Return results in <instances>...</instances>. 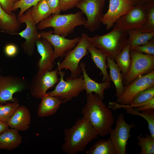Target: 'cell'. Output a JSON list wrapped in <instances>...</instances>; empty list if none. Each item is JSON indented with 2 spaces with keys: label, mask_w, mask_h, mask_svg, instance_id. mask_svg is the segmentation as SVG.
<instances>
[{
  "label": "cell",
  "mask_w": 154,
  "mask_h": 154,
  "mask_svg": "<svg viewBox=\"0 0 154 154\" xmlns=\"http://www.w3.org/2000/svg\"><path fill=\"white\" fill-rule=\"evenodd\" d=\"M4 51L5 54L8 56L13 57L17 54V48L16 45L13 44H8L5 46Z\"/></svg>",
  "instance_id": "obj_39"
},
{
  "label": "cell",
  "mask_w": 154,
  "mask_h": 154,
  "mask_svg": "<svg viewBox=\"0 0 154 154\" xmlns=\"http://www.w3.org/2000/svg\"><path fill=\"white\" fill-rule=\"evenodd\" d=\"M83 14L81 11L74 13L52 14L39 23L37 29L42 30L52 27L54 34L66 37L72 33L76 27L85 25L86 19Z\"/></svg>",
  "instance_id": "obj_3"
},
{
  "label": "cell",
  "mask_w": 154,
  "mask_h": 154,
  "mask_svg": "<svg viewBox=\"0 0 154 154\" xmlns=\"http://www.w3.org/2000/svg\"><path fill=\"white\" fill-rule=\"evenodd\" d=\"M1 67L0 66V73L1 71Z\"/></svg>",
  "instance_id": "obj_44"
},
{
  "label": "cell",
  "mask_w": 154,
  "mask_h": 154,
  "mask_svg": "<svg viewBox=\"0 0 154 154\" xmlns=\"http://www.w3.org/2000/svg\"><path fill=\"white\" fill-rule=\"evenodd\" d=\"M128 35L127 44L133 49L137 46L143 45L153 39L154 32L145 33L142 32L140 29L127 31Z\"/></svg>",
  "instance_id": "obj_26"
},
{
  "label": "cell",
  "mask_w": 154,
  "mask_h": 154,
  "mask_svg": "<svg viewBox=\"0 0 154 154\" xmlns=\"http://www.w3.org/2000/svg\"></svg>",
  "instance_id": "obj_45"
},
{
  "label": "cell",
  "mask_w": 154,
  "mask_h": 154,
  "mask_svg": "<svg viewBox=\"0 0 154 154\" xmlns=\"http://www.w3.org/2000/svg\"><path fill=\"white\" fill-rule=\"evenodd\" d=\"M130 53L131 63L129 71L123 78L125 85L154 70V55L141 53L133 49H130Z\"/></svg>",
  "instance_id": "obj_7"
},
{
  "label": "cell",
  "mask_w": 154,
  "mask_h": 154,
  "mask_svg": "<svg viewBox=\"0 0 154 154\" xmlns=\"http://www.w3.org/2000/svg\"><path fill=\"white\" fill-rule=\"evenodd\" d=\"M63 151L68 154L83 152L87 145L98 137V133L85 118L78 119L70 127L64 132Z\"/></svg>",
  "instance_id": "obj_2"
},
{
  "label": "cell",
  "mask_w": 154,
  "mask_h": 154,
  "mask_svg": "<svg viewBox=\"0 0 154 154\" xmlns=\"http://www.w3.org/2000/svg\"><path fill=\"white\" fill-rule=\"evenodd\" d=\"M86 102L82 108L83 117L86 119L99 136L109 135L114 122L113 113L97 94H86Z\"/></svg>",
  "instance_id": "obj_1"
},
{
  "label": "cell",
  "mask_w": 154,
  "mask_h": 154,
  "mask_svg": "<svg viewBox=\"0 0 154 154\" xmlns=\"http://www.w3.org/2000/svg\"><path fill=\"white\" fill-rule=\"evenodd\" d=\"M21 25L16 15L14 13L8 14L0 4V32L13 35L19 30Z\"/></svg>",
  "instance_id": "obj_23"
},
{
  "label": "cell",
  "mask_w": 154,
  "mask_h": 154,
  "mask_svg": "<svg viewBox=\"0 0 154 154\" xmlns=\"http://www.w3.org/2000/svg\"><path fill=\"white\" fill-rule=\"evenodd\" d=\"M87 154H117L115 146L109 138L100 139L96 142L86 152Z\"/></svg>",
  "instance_id": "obj_27"
},
{
  "label": "cell",
  "mask_w": 154,
  "mask_h": 154,
  "mask_svg": "<svg viewBox=\"0 0 154 154\" xmlns=\"http://www.w3.org/2000/svg\"><path fill=\"white\" fill-rule=\"evenodd\" d=\"M112 107L114 109L123 108L126 111V113L140 116L144 118L148 123L151 136L154 138V109L145 110L140 112L135 110L133 107L128 105H121L115 102L112 103Z\"/></svg>",
  "instance_id": "obj_24"
},
{
  "label": "cell",
  "mask_w": 154,
  "mask_h": 154,
  "mask_svg": "<svg viewBox=\"0 0 154 154\" xmlns=\"http://www.w3.org/2000/svg\"><path fill=\"white\" fill-rule=\"evenodd\" d=\"M40 0H19L11 8L12 11L20 9L17 17L20 16L32 6L35 5Z\"/></svg>",
  "instance_id": "obj_34"
},
{
  "label": "cell",
  "mask_w": 154,
  "mask_h": 154,
  "mask_svg": "<svg viewBox=\"0 0 154 154\" xmlns=\"http://www.w3.org/2000/svg\"><path fill=\"white\" fill-rule=\"evenodd\" d=\"M106 0H80L76 6L86 17L84 27L94 32L101 26Z\"/></svg>",
  "instance_id": "obj_8"
},
{
  "label": "cell",
  "mask_w": 154,
  "mask_h": 154,
  "mask_svg": "<svg viewBox=\"0 0 154 154\" xmlns=\"http://www.w3.org/2000/svg\"><path fill=\"white\" fill-rule=\"evenodd\" d=\"M154 98V86L143 90L136 95L131 101L129 106L136 108L138 105Z\"/></svg>",
  "instance_id": "obj_33"
},
{
  "label": "cell",
  "mask_w": 154,
  "mask_h": 154,
  "mask_svg": "<svg viewBox=\"0 0 154 154\" xmlns=\"http://www.w3.org/2000/svg\"><path fill=\"white\" fill-rule=\"evenodd\" d=\"M130 46L127 44L118 54L115 60L120 69L123 78L129 71L131 63Z\"/></svg>",
  "instance_id": "obj_29"
},
{
  "label": "cell",
  "mask_w": 154,
  "mask_h": 154,
  "mask_svg": "<svg viewBox=\"0 0 154 154\" xmlns=\"http://www.w3.org/2000/svg\"><path fill=\"white\" fill-rule=\"evenodd\" d=\"M31 116L25 106H19L7 124L9 127L19 131H25L29 128Z\"/></svg>",
  "instance_id": "obj_18"
},
{
  "label": "cell",
  "mask_w": 154,
  "mask_h": 154,
  "mask_svg": "<svg viewBox=\"0 0 154 154\" xmlns=\"http://www.w3.org/2000/svg\"><path fill=\"white\" fill-rule=\"evenodd\" d=\"M19 106L17 100L5 105L0 104V121L7 123Z\"/></svg>",
  "instance_id": "obj_31"
},
{
  "label": "cell",
  "mask_w": 154,
  "mask_h": 154,
  "mask_svg": "<svg viewBox=\"0 0 154 154\" xmlns=\"http://www.w3.org/2000/svg\"><path fill=\"white\" fill-rule=\"evenodd\" d=\"M154 86V70L151 72L136 78L129 84L124 86V90L121 96L117 98L119 104L129 105L137 94Z\"/></svg>",
  "instance_id": "obj_13"
},
{
  "label": "cell",
  "mask_w": 154,
  "mask_h": 154,
  "mask_svg": "<svg viewBox=\"0 0 154 154\" xmlns=\"http://www.w3.org/2000/svg\"><path fill=\"white\" fill-rule=\"evenodd\" d=\"M114 60L110 57L107 56L106 62L110 70L109 76L110 80L113 82L115 85L116 96L118 98L123 94L124 86L121 72Z\"/></svg>",
  "instance_id": "obj_22"
},
{
  "label": "cell",
  "mask_w": 154,
  "mask_h": 154,
  "mask_svg": "<svg viewBox=\"0 0 154 154\" xmlns=\"http://www.w3.org/2000/svg\"><path fill=\"white\" fill-rule=\"evenodd\" d=\"M88 36L87 34L82 33L75 47L66 52L62 61L60 62L59 61L57 63L58 70L65 69L70 71L69 78H74L81 75L82 70L79 64L82 58L88 54V48L91 45Z\"/></svg>",
  "instance_id": "obj_5"
},
{
  "label": "cell",
  "mask_w": 154,
  "mask_h": 154,
  "mask_svg": "<svg viewBox=\"0 0 154 154\" xmlns=\"http://www.w3.org/2000/svg\"><path fill=\"white\" fill-rule=\"evenodd\" d=\"M35 45L41 57L37 64L38 68L37 73L53 70L55 59L52 45L47 40L42 38L37 39Z\"/></svg>",
  "instance_id": "obj_17"
},
{
  "label": "cell",
  "mask_w": 154,
  "mask_h": 154,
  "mask_svg": "<svg viewBox=\"0 0 154 154\" xmlns=\"http://www.w3.org/2000/svg\"><path fill=\"white\" fill-rule=\"evenodd\" d=\"M39 37L46 39L52 45L53 48L55 60L64 56L66 52L74 48L79 41L80 37L72 39L54 34L53 31H41L38 33Z\"/></svg>",
  "instance_id": "obj_16"
},
{
  "label": "cell",
  "mask_w": 154,
  "mask_h": 154,
  "mask_svg": "<svg viewBox=\"0 0 154 154\" xmlns=\"http://www.w3.org/2000/svg\"><path fill=\"white\" fill-rule=\"evenodd\" d=\"M9 127L7 123L0 121V134Z\"/></svg>",
  "instance_id": "obj_42"
},
{
  "label": "cell",
  "mask_w": 154,
  "mask_h": 154,
  "mask_svg": "<svg viewBox=\"0 0 154 154\" xmlns=\"http://www.w3.org/2000/svg\"><path fill=\"white\" fill-rule=\"evenodd\" d=\"M80 0H60L61 11H66L73 8Z\"/></svg>",
  "instance_id": "obj_36"
},
{
  "label": "cell",
  "mask_w": 154,
  "mask_h": 154,
  "mask_svg": "<svg viewBox=\"0 0 154 154\" xmlns=\"http://www.w3.org/2000/svg\"><path fill=\"white\" fill-rule=\"evenodd\" d=\"M128 0L132 1L134 3L136 1V0Z\"/></svg>",
  "instance_id": "obj_43"
},
{
  "label": "cell",
  "mask_w": 154,
  "mask_h": 154,
  "mask_svg": "<svg viewBox=\"0 0 154 154\" xmlns=\"http://www.w3.org/2000/svg\"><path fill=\"white\" fill-rule=\"evenodd\" d=\"M147 16L144 6L135 5L128 13L116 21L113 27L126 31L139 29L145 24Z\"/></svg>",
  "instance_id": "obj_14"
},
{
  "label": "cell",
  "mask_w": 154,
  "mask_h": 154,
  "mask_svg": "<svg viewBox=\"0 0 154 154\" xmlns=\"http://www.w3.org/2000/svg\"><path fill=\"white\" fill-rule=\"evenodd\" d=\"M52 14H60L61 11L60 0H46Z\"/></svg>",
  "instance_id": "obj_37"
},
{
  "label": "cell",
  "mask_w": 154,
  "mask_h": 154,
  "mask_svg": "<svg viewBox=\"0 0 154 154\" xmlns=\"http://www.w3.org/2000/svg\"><path fill=\"white\" fill-rule=\"evenodd\" d=\"M22 141L18 131L9 128L0 134V149L13 150L19 146Z\"/></svg>",
  "instance_id": "obj_21"
},
{
  "label": "cell",
  "mask_w": 154,
  "mask_h": 154,
  "mask_svg": "<svg viewBox=\"0 0 154 154\" xmlns=\"http://www.w3.org/2000/svg\"><path fill=\"white\" fill-rule=\"evenodd\" d=\"M58 74L60 78L54 89L45 95L57 97L63 101V103H65L79 96L80 93L84 90L82 75L74 78L68 77L65 80V71L58 70Z\"/></svg>",
  "instance_id": "obj_6"
},
{
  "label": "cell",
  "mask_w": 154,
  "mask_h": 154,
  "mask_svg": "<svg viewBox=\"0 0 154 154\" xmlns=\"http://www.w3.org/2000/svg\"><path fill=\"white\" fill-rule=\"evenodd\" d=\"M133 49L147 55H154V40L152 39L143 45L138 46Z\"/></svg>",
  "instance_id": "obj_35"
},
{
  "label": "cell",
  "mask_w": 154,
  "mask_h": 154,
  "mask_svg": "<svg viewBox=\"0 0 154 154\" xmlns=\"http://www.w3.org/2000/svg\"><path fill=\"white\" fill-rule=\"evenodd\" d=\"M17 19L21 24L25 23L26 27L22 31L13 35H19L25 39V41L21 44V47L26 55L31 57L34 54L36 40L40 38L32 16L31 8L20 16L17 17Z\"/></svg>",
  "instance_id": "obj_9"
},
{
  "label": "cell",
  "mask_w": 154,
  "mask_h": 154,
  "mask_svg": "<svg viewBox=\"0 0 154 154\" xmlns=\"http://www.w3.org/2000/svg\"><path fill=\"white\" fill-rule=\"evenodd\" d=\"M135 5L134 3L128 0H109L108 9L103 15L102 23L109 30L113 27L116 21L128 13Z\"/></svg>",
  "instance_id": "obj_15"
},
{
  "label": "cell",
  "mask_w": 154,
  "mask_h": 154,
  "mask_svg": "<svg viewBox=\"0 0 154 154\" xmlns=\"http://www.w3.org/2000/svg\"><path fill=\"white\" fill-rule=\"evenodd\" d=\"M153 2H154V0H136L134 4L135 5H141L144 6Z\"/></svg>",
  "instance_id": "obj_41"
},
{
  "label": "cell",
  "mask_w": 154,
  "mask_h": 154,
  "mask_svg": "<svg viewBox=\"0 0 154 154\" xmlns=\"http://www.w3.org/2000/svg\"><path fill=\"white\" fill-rule=\"evenodd\" d=\"M31 11L33 18L36 25L52 14L46 0H40L31 8Z\"/></svg>",
  "instance_id": "obj_28"
},
{
  "label": "cell",
  "mask_w": 154,
  "mask_h": 154,
  "mask_svg": "<svg viewBox=\"0 0 154 154\" xmlns=\"http://www.w3.org/2000/svg\"><path fill=\"white\" fill-rule=\"evenodd\" d=\"M135 127V123H127L122 113L117 116L114 129H111L110 138L114 144L117 154H125L127 142L131 135V129Z\"/></svg>",
  "instance_id": "obj_12"
},
{
  "label": "cell",
  "mask_w": 154,
  "mask_h": 154,
  "mask_svg": "<svg viewBox=\"0 0 154 154\" xmlns=\"http://www.w3.org/2000/svg\"><path fill=\"white\" fill-rule=\"evenodd\" d=\"M58 69L47 71L34 75L30 82L28 88L34 98L41 99L48 90L53 88L59 80Z\"/></svg>",
  "instance_id": "obj_10"
},
{
  "label": "cell",
  "mask_w": 154,
  "mask_h": 154,
  "mask_svg": "<svg viewBox=\"0 0 154 154\" xmlns=\"http://www.w3.org/2000/svg\"><path fill=\"white\" fill-rule=\"evenodd\" d=\"M90 54V58L97 67L101 71L103 75L102 82L110 81L107 71L108 68L106 62L107 56L100 50L90 45L88 49Z\"/></svg>",
  "instance_id": "obj_25"
},
{
  "label": "cell",
  "mask_w": 154,
  "mask_h": 154,
  "mask_svg": "<svg viewBox=\"0 0 154 154\" xmlns=\"http://www.w3.org/2000/svg\"><path fill=\"white\" fill-rule=\"evenodd\" d=\"M149 109H154V98L140 104V106L135 108V110L137 111H141Z\"/></svg>",
  "instance_id": "obj_40"
},
{
  "label": "cell",
  "mask_w": 154,
  "mask_h": 154,
  "mask_svg": "<svg viewBox=\"0 0 154 154\" xmlns=\"http://www.w3.org/2000/svg\"><path fill=\"white\" fill-rule=\"evenodd\" d=\"M38 108L37 114L43 117L55 114L63 102L58 97L45 95L41 99Z\"/></svg>",
  "instance_id": "obj_20"
},
{
  "label": "cell",
  "mask_w": 154,
  "mask_h": 154,
  "mask_svg": "<svg viewBox=\"0 0 154 154\" xmlns=\"http://www.w3.org/2000/svg\"><path fill=\"white\" fill-rule=\"evenodd\" d=\"M113 27L111 31L106 34L88 36V39L91 45L115 60L118 54L127 44L128 35L126 31Z\"/></svg>",
  "instance_id": "obj_4"
},
{
  "label": "cell",
  "mask_w": 154,
  "mask_h": 154,
  "mask_svg": "<svg viewBox=\"0 0 154 154\" xmlns=\"http://www.w3.org/2000/svg\"><path fill=\"white\" fill-rule=\"evenodd\" d=\"M137 139L138 140L137 144L141 148L140 154H154V138L150 134H145V137L139 135Z\"/></svg>",
  "instance_id": "obj_30"
},
{
  "label": "cell",
  "mask_w": 154,
  "mask_h": 154,
  "mask_svg": "<svg viewBox=\"0 0 154 154\" xmlns=\"http://www.w3.org/2000/svg\"><path fill=\"white\" fill-rule=\"evenodd\" d=\"M19 0H0V4L3 10L9 15L13 13L11 10L12 7Z\"/></svg>",
  "instance_id": "obj_38"
},
{
  "label": "cell",
  "mask_w": 154,
  "mask_h": 154,
  "mask_svg": "<svg viewBox=\"0 0 154 154\" xmlns=\"http://www.w3.org/2000/svg\"><path fill=\"white\" fill-rule=\"evenodd\" d=\"M79 66L83 74L84 84V90L86 94L93 92L97 94L103 100L104 98V92L106 89L111 86L110 81L98 83L93 80L88 74L86 69V64L83 62L80 63Z\"/></svg>",
  "instance_id": "obj_19"
},
{
  "label": "cell",
  "mask_w": 154,
  "mask_h": 154,
  "mask_svg": "<svg viewBox=\"0 0 154 154\" xmlns=\"http://www.w3.org/2000/svg\"><path fill=\"white\" fill-rule=\"evenodd\" d=\"M144 6L147 12V18L145 24L140 30L145 33L154 32V2Z\"/></svg>",
  "instance_id": "obj_32"
},
{
  "label": "cell",
  "mask_w": 154,
  "mask_h": 154,
  "mask_svg": "<svg viewBox=\"0 0 154 154\" xmlns=\"http://www.w3.org/2000/svg\"><path fill=\"white\" fill-rule=\"evenodd\" d=\"M29 82L25 78L13 75H0V104L16 100L15 94L28 88Z\"/></svg>",
  "instance_id": "obj_11"
}]
</instances>
